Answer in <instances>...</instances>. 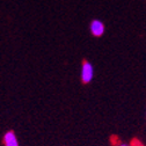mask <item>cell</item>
I'll list each match as a JSON object with an SVG mask.
<instances>
[{"label": "cell", "mask_w": 146, "mask_h": 146, "mask_svg": "<svg viewBox=\"0 0 146 146\" xmlns=\"http://www.w3.org/2000/svg\"><path fill=\"white\" fill-rule=\"evenodd\" d=\"M4 144L5 146H19V141L13 131H7L4 136Z\"/></svg>", "instance_id": "3957f363"}, {"label": "cell", "mask_w": 146, "mask_h": 146, "mask_svg": "<svg viewBox=\"0 0 146 146\" xmlns=\"http://www.w3.org/2000/svg\"><path fill=\"white\" fill-rule=\"evenodd\" d=\"M94 78V67L89 62H84L81 66V81L88 84Z\"/></svg>", "instance_id": "6da1fadb"}, {"label": "cell", "mask_w": 146, "mask_h": 146, "mask_svg": "<svg viewBox=\"0 0 146 146\" xmlns=\"http://www.w3.org/2000/svg\"><path fill=\"white\" fill-rule=\"evenodd\" d=\"M89 29H90V33H92L93 36L95 37H100L104 34V30H106V27L103 25L102 21L100 20H93L90 22V26H89Z\"/></svg>", "instance_id": "7a4b0ae2"}, {"label": "cell", "mask_w": 146, "mask_h": 146, "mask_svg": "<svg viewBox=\"0 0 146 146\" xmlns=\"http://www.w3.org/2000/svg\"><path fill=\"white\" fill-rule=\"evenodd\" d=\"M118 146H132V145H129V144H121Z\"/></svg>", "instance_id": "277c9868"}]
</instances>
